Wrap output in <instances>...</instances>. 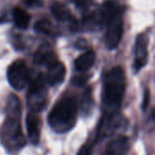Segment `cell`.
Instances as JSON below:
<instances>
[{"label": "cell", "mask_w": 155, "mask_h": 155, "mask_svg": "<svg viewBox=\"0 0 155 155\" xmlns=\"http://www.w3.org/2000/svg\"><path fill=\"white\" fill-rule=\"evenodd\" d=\"M20 109L18 97L11 94L7 100V117L1 129L2 143L10 151H17L25 144L19 120Z\"/></svg>", "instance_id": "obj_1"}, {"label": "cell", "mask_w": 155, "mask_h": 155, "mask_svg": "<svg viewBox=\"0 0 155 155\" xmlns=\"http://www.w3.org/2000/svg\"><path fill=\"white\" fill-rule=\"evenodd\" d=\"M125 75L121 66L108 71L104 78L103 105L106 114H114L121 106L125 92Z\"/></svg>", "instance_id": "obj_2"}, {"label": "cell", "mask_w": 155, "mask_h": 155, "mask_svg": "<svg viewBox=\"0 0 155 155\" xmlns=\"http://www.w3.org/2000/svg\"><path fill=\"white\" fill-rule=\"evenodd\" d=\"M77 118L76 101L72 97H64L58 101L51 110L48 123L56 133H66L75 124Z\"/></svg>", "instance_id": "obj_3"}, {"label": "cell", "mask_w": 155, "mask_h": 155, "mask_svg": "<svg viewBox=\"0 0 155 155\" xmlns=\"http://www.w3.org/2000/svg\"><path fill=\"white\" fill-rule=\"evenodd\" d=\"M45 78L43 74H39L31 84L28 95L27 103L28 106L32 109L34 113L40 112L46 102V93L45 89Z\"/></svg>", "instance_id": "obj_4"}, {"label": "cell", "mask_w": 155, "mask_h": 155, "mask_svg": "<svg viewBox=\"0 0 155 155\" xmlns=\"http://www.w3.org/2000/svg\"><path fill=\"white\" fill-rule=\"evenodd\" d=\"M106 24L107 30L105 34V44L108 49L113 50L118 46L124 32V23L119 9L111 15Z\"/></svg>", "instance_id": "obj_5"}, {"label": "cell", "mask_w": 155, "mask_h": 155, "mask_svg": "<svg viewBox=\"0 0 155 155\" xmlns=\"http://www.w3.org/2000/svg\"><path fill=\"white\" fill-rule=\"evenodd\" d=\"M7 80L15 90H22L29 81V71L23 60H16L7 69Z\"/></svg>", "instance_id": "obj_6"}, {"label": "cell", "mask_w": 155, "mask_h": 155, "mask_svg": "<svg viewBox=\"0 0 155 155\" xmlns=\"http://www.w3.org/2000/svg\"><path fill=\"white\" fill-rule=\"evenodd\" d=\"M148 37L141 34L137 36L134 47L135 60L134 64V68L135 72L140 71L143 67L145 66L148 61Z\"/></svg>", "instance_id": "obj_7"}, {"label": "cell", "mask_w": 155, "mask_h": 155, "mask_svg": "<svg viewBox=\"0 0 155 155\" xmlns=\"http://www.w3.org/2000/svg\"><path fill=\"white\" fill-rule=\"evenodd\" d=\"M65 66L63 63L59 61H55L53 64L48 65V70L45 77V81L50 85H56L64 80L65 77Z\"/></svg>", "instance_id": "obj_8"}, {"label": "cell", "mask_w": 155, "mask_h": 155, "mask_svg": "<svg viewBox=\"0 0 155 155\" xmlns=\"http://www.w3.org/2000/svg\"><path fill=\"white\" fill-rule=\"evenodd\" d=\"M26 130L31 143L37 145L40 141V119L35 113H29L26 116Z\"/></svg>", "instance_id": "obj_9"}, {"label": "cell", "mask_w": 155, "mask_h": 155, "mask_svg": "<svg viewBox=\"0 0 155 155\" xmlns=\"http://www.w3.org/2000/svg\"><path fill=\"white\" fill-rule=\"evenodd\" d=\"M130 139L126 136H120L112 141L106 150L108 155H125L130 150Z\"/></svg>", "instance_id": "obj_10"}, {"label": "cell", "mask_w": 155, "mask_h": 155, "mask_svg": "<svg viewBox=\"0 0 155 155\" xmlns=\"http://www.w3.org/2000/svg\"><path fill=\"white\" fill-rule=\"evenodd\" d=\"M95 61V54L94 51L89 50L81 54L74 61V68L77 72L84 73L88 71Z\"/></svg>", "instance_id": "obj_11"}, {"label": "cell", "mask_w": 155, "mask_h": 155, "mask_svg": "<svg viewBox=\"0 0 155 155\" xmlns=\"http://www.w3.org/2000/svg\"><path fill=\"white\" fill-rule=\"evenodd\" d=\"M34 61L37 64H46L48 66L57 60L51 48L47 45H43L35 54Z\"/></svg>", "instance_id": "obj_12"}, {"label": "cell", "mask_w": 155, "mask_h": 155, "mask_svg": "<svg viewBox=\"0 0 155 155\" xmlns=\"http://www.w3.org/2000/svg\"><path fill=\"white\" fill-rule=\"evenodd\" d=\"M13 17H14L15 24L17 27L21 29L27 28L30 22V15L26 11L17 6L13 10Z\"/></svg>", "instance_id": "obj_13"}, {"label": "cell", "mask_w": 155, "mask_h": 155, "mask_svg": "<svg viewBox=\"0 0 155 155\" xmlns=\"http://www.w3.org/2000/svg\"><path fill=\"white\" fill-rule=\"evenodd\" d=\"M51 11L54 15V16L60 21H64V20H67L70 17V13L69 10L65 7V5H64L63 4L60 3H54V5H52L51 7Z\"/></svg>", "instance_id": "obj_14"}, {"label": "cell", "mask_w": 155, "mask_h": 155, "mask_svg": "<svg viewBox=\"0 0 155 155\" xmlns=\"http://www.w3.org/2000/svg\"><path fill=\"white\" fill-rule=\"evenodd\" d=\"M35 28L39 33L48 34L50 31V23L46 20H39L36 22Z\"/></svg>", "instance_id": "obj_15"}, {"label": "cell", "mask_w": 155, "mask_h": 155, "mask_svg": "<svg viewBox=\"0 0 155 155\" xmlns=\"http://www.w3.org/2000/svg\"><path fill=\"white\" fill-rule=\"evenodd\" d=\"M149 103H150V92L149 90H145L144 94H143V110L145 111L147 109V107L149 106Z\"/></svg>", "instance_id": "obj_16"}, {"label": "cell", "mask_w": 155, "mask_h": 155, "mask_svg": "<svg viewBox=\"0 0 155 155\" xmlns=\"http://www.w3.org/2000/svg\"><path fill=\"white\" fill-rule=\"evenodd\" d=\"M88 79V75H84V74H82L80 76H76L74 79V84L76 85H83Z\"/></svg>", "instance_id": "obj_17"}, {"label": "cell", "mask_w": 155, "mask_h": 155, "mask_svg": "<svg viewBox=\"0 0 155 155\" xmlns=\"http://www.w3.org/2000/svg\"><path fill=\"white\" fill-rule=\"evenodd\" d=\"M91 153H92V146L89 144H85L81 148L77 155H91Z\"/></svg>", "instance_id": "obj_18"}, {"label": "cell", "mask_w": 155, "mask_h": 155, "mask_svg": "<svg viewBox=\"0 0 155 155\" xmlns=\"http://www.w3.org/2000/svg\"><path fill=\"white\" fill-rule=\"evenodd\" d=\"M31 1H32V0H31Z\"/></svg>", "instance_id": "obj_19"}]
</instances>
